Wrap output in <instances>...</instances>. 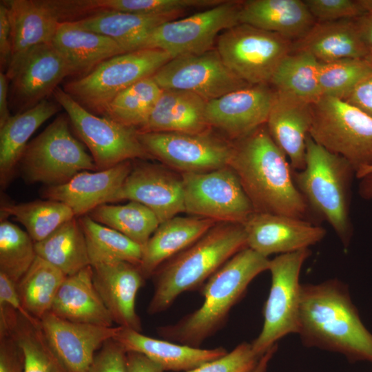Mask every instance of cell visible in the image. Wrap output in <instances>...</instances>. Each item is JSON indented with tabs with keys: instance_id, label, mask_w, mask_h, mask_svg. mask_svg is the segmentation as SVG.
Wrapping results in <instances>:
<instances>
[{
	"instance_id": "1",
	"label": "cell",
	"mask_w": 372,
	"mask_h": 372,
	"mask_svg": "<svg viewBox=\"0 0 372 372\" xmlns=\"http://www.w3.org/2000/svg\"><path fill=\"white\" fill-rule=\"evenodd\" d=\"M297 333L307 347L340 353L352 362L372 363V333L340 280L301 285Z\"/></svg>"
},
{
	"instance_id": "38",
	"label": "cell",
	"mask_w": 372,
	"mask_h": 372,
	"mask_svg": "<svg viewBox=\"0 0 372 372\" xmlns=\"http://www.w3.org/2000/svg\"><path fill=\"white\" fill-rule=\"evenodd\" d=\"M92 219L123 234L143 247L160 222L148 207L129 200L124 205L102 204L87 214Z\"/></svg>"
},
{
	"instance_id": "6",
	"label": "cell",
	"mask_w": 372,
	"mask_h": 372,
	"mask_svg": "<svg viewBox=\"0 0 372 372\" xmlns=\"http://www.w3.org/2000/svg\"><path fill=\"white\" fill-rule=\"evenodd\" d=\"M171 59L167 52L156 48L118 54L68 82L63 90L90 112L103 115L118 93L141 79L152 76Z\"/></svg>"
},
{
	"instance_id": "42",
	"label": "cell",
	"mask_w": 372,
	"mask_h": 372,
	"mask_svg": "<svg viewBox=\"0 0 372 372\" xmlns=\"http://www.w3.org/2000/svg\"><path fill=\"white\" fill-rule=\"evenodd\" d=\"M372 73V64L366 59L347 58L319 62L321 96L345 100L356 85Z\"/></svg>"
},
{
	"instance_id": "29",
	"label": "cell",
	"mask_w": 372,
	"mask_h": 372,
	"mask_svg": "<svg viewBox=\"0 0 372 372\" xmlns=\"http://www.w3.org/2000/svg\"><path fill=\"white\" fill-rule=\"evenodd\" d=\"M216 223L194 216H176L161 223L143 247L138 268L144 278L152 277L163 263L193 244Z\"/></svg>"
},
{
	"instance_id": "27",
	"label": "cell",
	"mask_w": 372,
	"mask_h": 372,
	"mask_svg": "<svg viewBox=\"0 0 372 372\" xmlns=\"http://www.w3.org/2000/svg\"><path fill=\"white\" fill-rule=\"evenodd\" d=\"M50 313L71 322L101 327L114 326L94 286L91 265L66 277L54 300Z\"/></svg>"
},
{
	"instance_id": "2",
	"label": "cell",
	"mask_w": 372,
	"mask_h": 372,
	"mask_svg": "<svg viewBox=\"0 0 372 372\" xmlns=\"http://www.w3.org/2000/svg\"><path fill=\"white\" fill-rule=\"evenodd\" d=\"M232 141L229 166L238 176L254 212L306 220L309 207L294 182L287 156L266 124Z\"/></svg>"
},
{
	"instance_id": "9",
	"label": "cell",
	"mask_w": 372,
	"mask_h": 372,
	"mask_svg": "<svg viewBox=\"0 0 372 372\" xmlns=\"http://www.w3.org/2000/svg\"><path fill=\"white\" fill-rule=\"evenodd\" d=\"M311 254L309 249L280 254L269 260L271 284L263 308V325L251 342L254 352L262 356L277 342L297 333L299 322L302 267Z\"/></svg>"
},
{
	"instance_id": "18",
	"label": "cell",
	"mask_w": 372,
	"mask_h": 372,
	"mask_svg": "<svg viewBox=\"0 0 372 372\" xmlns=\"http://www.w3.org/2000/svg\"><path fill=\"white\" fill-rule=\"evenodd\" d=\"M39 322L48 344L68 372H87L96 352L119 328L71 322L50 312Z\"/></svg>"
},
{
	"instance_id": "55",
	"label": "cell",
	"mask_w": 372,
	"mask_h": 372,
	"mask_svg": "<svg viewBox=\"0 0 372 372\" xmlns=\"http://www.w3.org/2000/svg\"><path fill=\"white\" fill-rule=\"evenodd\" d=\"M278 344L270 348L259 360L255 367L249 372H266L270 360L276 353Z\"/></svg>"
},
{
	"instance_id": "5",
	"label": "cell",
	"mask_w": 372,
	"mask_h": 372,
	"mask_svg": "<svg viewBox=\"0 0 372 372\" xmlns=\"http://www.w3.org/2000/svg\"><path fill=\"white\" fill-rule=\"evenodd\" d=\"M354 176L355 171L349 161L316 143L309 135L305 166L293 174L309 207L329 223L345 248L353 234L349 209Z\"/></svg>"
},
{
	"instance_id": "12",
	"label": "cell",
	"mask_w": 372,
	"mask_h": 372,
	"mask_svg": "<svg viewBox=\"0 0 372 372\" xmlns=\"http://www.w3.org/2000/svg\"><path fill=\"white\" fill-rule=\"evenodd\" d=\"M180 174L185 212L190 216L216 223L243 225L254 212L238 176L231 167Z\"/></svg>"
},
{
	"instance_id": "16",
	"label": "cell",
	"mask_w": 372,
	"mask_h": 372,
	"mask_svg": "<svg viewBox=\"0 0 372 372\" xmlns=\"http://www.w3.org/2000/svg\"><path fill=\"white\" fill-rule=\"evenodd\" d=\"M140 203L152 210L160 224L185 212L184 189L181 174L165 165L139 163L132 169L121 188L107 203L121 200Z\"/></svg>"
},
{
	"instance_id": "46",
	"label": "cell",
	"mask_w": 372,
	"mask_h": 372,
	"mask_svg": "<svg viewBox=\"0 0 372 372\" xmlns=\"http://www.w3.org/2000/svg\"><path fill=\"white\" fill-rule=\"evenodd\" d=\"M87 372H127V351L114 340H107L96 352Z\"/></svg>"
},
{
	"instance_id": "8",
	"label": "cell",
	"mask_w": 372,
	"mask_h": 372,
	"mask_svg": "<svg viewBox=\"0 0 372 372\" xmlns=\"http://www.w3.org/2000/svg\"><path fill=\"white\" fill-rule=\"evenodd\" d=\"M309 136L353 166L355 174L372 166V118L352 104L331 96L312 103Z\"/></svg>"
},
{
	"instance_id": "41",
	"label": "cell",
	"mask_w": 372,
	"mask_h": 372,
	"mask_svg": "<svg viewBox=\"0 0 372 372\" xmlns=\"http://www.w3.org/2000/svg\"><path fill=\"white\" fill-rule=\"evenodd\" d=\"M6 218L0 223V272L17 284L37 256L28 232Z\"/></svg>"
},
{
	"instance_id": "47",
	"label": "cell",
	"mask_w": 372,
	"mask_h": 372,
	"mask_svg": "<svg viewBox=\"0 0 372 372\" xmlns=\"http://www.w3.org/2000/svg\"><path fill=\"white\" fill-rule=\"evenodd\" d=\"M21 347L12 335L0 338V372H23Z\"/></svg>"
},
{
	"instance_id": "56",
	"label": "cell",
	"mask_w": 372,
	"mask_h": 372,
	"mask_svg": "<svg viewBox=\"0 0 372 372\" xmlns=\"http://www.w3.org/2000/svg\"><path fill=\"white\" fill-rule=\"evenodd\" d=\"M366 59L372 64V50L369 52Z\"/></svg>"
},
{
	"instance_id": "49",
	"label": "cell",
	"mask_w": 372,
	"mask_h": 372,
	"mask_svg": "<svg viewBox=\"0 0 372 372\" xmlns=\"http://www.w3.org/2000/svg\"><path fill=\"white\" fill-rule=\"evenodd\" d=\"M8 9L0 3V67L6 72L11 59V32Z\"/></svg>"
},
{
	"instance_id": "23",
	"label": "cell",
	"mask_w": 372,
	"mask_h": 372,
	"mask_svg": "<svg viewBox=\"0 0 372 372\" xmlns=\"http://www.w3.org/2000/svg\"><path fill=\"white\" fill-rule=\"evenodd\" d=\"M132 167L131 161H127L107 169L83 171L65 183L45 187L42 196L66 205L76 217H81L107 203L123 185Z\"/></svg>"
},
{
	"instance_id": "39",
	"label": "cell",
	"mask_w": 372,
	"mask_h": 372,
	"mask_svg": "<svg viewBox=\"0 0 372 372\" xmlns=\"http://www.w3.org/2000/svg\"><path fill=\"white\" fill-rule=\"evenodd\" d=\"M163 91L152 76L141 79L118 93L102 116L138 130L148 118Z\"/></svg>"
},
{
	"instance_id": "13",
	"label": "cell",
	"mask_w": 372,
	"mask_h": 372,
	"mask_svg": "<svg viewBox=\"0 0 372 372\" xmlns=\"http://www.w3.org/2000/svg\"><path fill=\"white\" fill-rule=\"evenodd\" d=\"M137 133L152 157L180 174L205 172L229 165L233 141L210 130L200 133Z\"/></svg>"
},
{
	"instance_id": "37",
	"label": "cell",
	"mask_w": 372,
	"mask_h": 372,
	"mask_svg": "<svg viewBox=\"0 0 372 372\" xmlns=\"http://www.w3.org/2000/svg\"><path fill=\"white\" fill-rule=\"evenodd\" d=\"M66 277L59 269L37 256L17 284L19 297L27 312L37 320L50 312L56 293Z\"/></svg>"
},
{
	"instance_id": "25",
	"label": "cell",
	"mask_w": 372,
	"mask_h": 372,
	"mask_svg": "<svg viewBox=\"0 0 372 372\" xmlns=\"http://www.w3.org/2000/svg\"><path fill=\"white\" fill-rule=\"evenodd\" d=\"M113 340L127 352L141 353L164 371L185 372L220 358L227 353L222 347L202 349L151 338L130 328L119 326Z\"/></svg>"
},
{
	"instance_id": "35",
	"label": "cell",
	"mask_w": 372,
	"mask_h": 372,
	"mask_svg": "<svg viewBox=\"0 0 372 372\" xmlns=\"http://www.w3.org/2000/svg\"><path fill=\"white\" fill-rule=\"evenodd\" d=\"M78 219L85 236L91 266L117 261L140 265L141 245L119 231L96 222L87 214Z\"/></svg>"
},
{
	"instance_id": "45",
	"label": "cell",
	"mask_w": 372,
	"mask_h": 372,
	"mask_svg": "<svg viewBox=\"0 0 372 372\" xmlns=\"http://www.w3.org/2000/svg\"><path fill=\"white\" fill-rule=\"evenodd\" d=\"M316 21L356 19L364 14L360 0H303Z\"/></svg>"
},
{
	"instance_id": "52",
	"label": "cell",
	"mask_w": 372,
	"mask_h": 372,
	"mask_svg": "<svg viewBox=\"0 0 372 372\" xmlns=\"http://www.w3.org/2000/svg\"><path fill=\"white\" fill-rule=\"evenodd\" d=\"M127 372H165L157 364L144 355L134 352H127Z\"/></svg>"
},
{
	"instance_id": "36",
	"label": "cell",
	"mask_w": 372,
	"mask_h": 372,
	"mask_svg": "<svg viewBox=\"0 0 372 372\" xmlns=\"http://www.w3.org/2000/svg\"><path fill=\"white\" fill-rule=\"evenodd\" d=\"M277 92L311 104L320 97L319 61L304 51H291L280 63L269 83Z\"/></svg>"
},
{
	"instance_id": "34",
	"label": "cell",
	"mask_w": 372,
	"mask_h": 372,
	"mask_svg": "<svg viewBox=\"0 0 372 372\" xmlns=\"http://www.w3.org/2000/svg\"><path fill=\"white\" fill-rule=\"evenodd\" d=\"M37 256L67 276L90 265L85 236L76 217L61 225L41 241L34 242Z\"/></svg>"
},
{
	"instance_id": "26",
	"label": "cell",
	"mask_w": 372,
	"mask_h": 372,
	"mask_svg": "<svg viewBox=\"0 0 372 372\" xmlns=\"http://www.w3.org/2000/svg\"><path fill=\"white\" fill-rule=\"evenodd\" d=\"M239 21L293 43L302 39L316 23L302 0L242 1Z\"/></svg>"
},
{
	"instance_id": "20",
	"label": "cell",
	"mask_w": 372,
	"mask_h": 372,
	"mask_svg": "<svg viewBox=\"0 0 372 372\" xmlns=\"http://www.w3.org/2000/svg\"><path fill=\"white\" fill-rule=\"evenodd\" d=\"M247 247L267 258L309 249L320 242L326 230L307 220L254 212L242 225Z\"/></svg>"
},
{
	"instance_id": "30",
	"label": "cell",
	"mask_w": 372,
	"mask_h": 372,
	"mask_svg": "<svg viewBox=\"0 0 372 372\" xmlns=\"http://www.w3.org/2000/svg\"><path fill=\"white\" fill-rule=\"evenodd\" d=\"M207 101L187 91L163 90L138 132L200 133L210 130L205 118Z\"/></svg>"
},
{
	"instance_id": "10",
	"label": "cell",
	"mask_w": 372,
	"mask_h": 372,
	"mask_svg": "<svg viewBox=\"0 0 372 372\" xmlns=\"http://www.w3.org/2000/svg\"><path fill=\"white\" fill-rule=\"evenodd\" d=\"M293 42L256 27L238 23L223 31L216 50L225 65L249 85L269 84Z\"/></svg>"
},
{
	"instance_id": "21",
	"label": "cell",
	"mask_w": 372,
	"mask_h": 372,
	"mask_svg": "<svg viewBox=\"0 0 372 372\" xmlns=\"http://www.w3.org/2000/svg\"><path fill=\"white\" fill-rule=\"evenodd\" d=\"M10 23L11 59L5 72L9 81L28 54L37 47L52 43L60 23L47 0H1Z\"/></svg>"
},
{
	"instance_id": "7",
	"label": "cell",
	"mask_w": 372,
	"mask_h": 372,
	"mask_svg": "<svg viewBox=\"0 0 372 372\" xmlns=\"http://www.w3.org/2000/svg\"><path fill=\"white\" fill-rule=\"evenodd\" d=\"M67 114L58 116L28 144L19 161L26 181L54 186L79 172L97 171L92 156L72 134Z\"/></svg>"
},
{
	"instance_id": "32",
	"label": "cell",
	"mask_w": 372,
	"mask_h": 372,
	"mask_svg": "<svg viewBox=\"0 0 372 372\" xmlns=\"http://www.w3.org/2000/svg\"><path fill=\"white\" fill-rule=\"evenodd\" d=\"M56 101L45 99L17 113L0 127V182L5 187L11 180L34 132L61 109Z\"/></svg>"
},
{
	"instance_id": "54",
	"label": "cell",
	"mask_w": 372,
	"mask_h": 372,
	"mask_svg": "<svg viewBox=\"0 0 372 372\" xmlns=\"http://www.w3.org/2000/svg\"><path fill=\"white\" fill-rule=\"evenodd\" d=\"M360 180L358 194L365 200H372V166L364 167L355 174Z\"/></svg>"
},
{
	"instance_id": "15",
	"label": "cell",
	"mask_w": 372,
	"mask_h": 372,
	"mask_svg": "<svg viewBox=\"0 0 372 372\" xmlns=\"http://www.w3.org/2000/svg\"><path fill=\"white\" fill-rule=\"evenodd\" d=\"M152 77L163 90L190 92L207 102L249 85L225 65L216 49L171 59Z\"/></svg>"
},
{
	"instance_id": "33",
	"label": "cell",
	"mask_w": 372,
	"mask_h": 372,
	"mask_svg": "<svg viewBox=\"0 0 372 372\" xmlns=\"http://www.w3.org/2000/svg\"><path fill=\"white\" fill-rule=\"evenodd\" d=\"M176 17L107 12L95 14L74 22L88 30L110 37L125 52H130L145 49L152 32L160 25L176 19Z\"/></svg>"
},
{
	"instance_id": "11",
	"label": "cell",
	"mask_w": 372,
	"mask_h": 372,
	"mask_svg": "<svg viewBox=\"0 0 372 372\" xmlns=\"http://www.w3.org/2000/svg\"><path fill=\"white\" fill-rule=\"evenodd\" d=\"M53 96L91 152L97 170L107 169L127 161L152 157L139 141L136 129L90 112L60 87Z\"/></svg>"
},
{
	"instance_id": "31",
	"label": "cell",
	"mask_w": 372,
	"mask_h": 372,
	"mask_svg": "<svg viewBox=\"0 0 372 372\" xmlns=\"http://www.w3.org/2000/svg\"><path fill=\"white\" fill-rule=\"evenodd\" d=\"M52 44L66 59L73 75H85L104 61L126 53L113 39L74 21L60 22Z\"/></svg>"
},
{
	"instance_id": "51",
	"label": "cell",
	"mask_w": 372,
	"mask_h": 372,
	"mask_svg": "<svg viewBox=\"0 0 372 372\" xmlns=\"http://www.w3.org/2000/svg\"><path fill=\"white\" fill-rule=\"evenodd\" d=\"M364 14L355 19L362 40L369 52L372 50V0H360Z\"/></svg>"
},
{
	"instance_id": "48",
	"label": "cell",
	"mask_w": 372,
	"mask_h": 372,
	"mask_svg": "<svg viewBox=\"0 0 372 372\" xmlns=\"http://www.w3.org/2000/svg\"><path fill=\"white\" fill-rule=\"evenodd\" d=\"M0 303L11 307L32 322L39 321L30 315L23 307L17 284L1 272H0Z\"/></svg>"
},
{
	"instance_id": "24",
	"label": "cell",
	"mask_w": 372,
	"mask_h": 372,
	"mask_svg": "<svg viewBox=\"0 0 372 372\" xmlns=\"http://www.w3.org/2000/svg\"><path fill=\"white\" fill-rule=\"evenodd\" d=\"M312 120V104L276 91L266 125L293 171L305 166L306 143Z\"/></svg>"
},
{
	"instance_id": "28",
	"label": "cell",
	"mask_w": 372,
	"mask_h": 372,
	"mask_svg": "<svg viewBox=\"0 0 372 372\" xmlns=\"http://www.w3.org/2000/svg\"><path fill=\"white\" fill-rule=\"evenodd\" d=\"M292 51L308 52L323 63L347 58L366 59L369 53L355 19L316 21L302 39L293 43Z\"/></svg>"
},
{
	"instance_id": "53",
	"label": "cell",
	"mask_w": 372,
	"mask_h": 372,
	"mask_svg": "<svg viewBox=\"0 0 372 372\" xmlns=\"http://www.w3.org/2000/svg\"><path fill=\"white\" fill-rule=\"evenodd\" d=\"M9 80L6 73L0 72V127L11 117L9 111Z\"/></svg>"
},
{
	"instance_id": "44",
	"label": "cell",
	"mask_w": 372,
	"mask_h": 372,
	"mask_svg": "<svg viewBox=\"0 0 372 372\" xmlns=\"http://www.w3.org/2000/svg\"><path fill=\"white\" fill-rule=\"evenodd\" d=\"M261 357L251 343L243 342L224 355L185 372H249Z\"/></svg>"
},
{
	"instance_id": "3",
	"label": "cell",
	"mask_w": 372,
	"mask_h": 372,
	"mask_svg": "<svg viewBox=\"0 0 372 372\" xmlns=\"http://www.w3.org/2000/svg\"><path fill=\"white\" fill-rule=\"evenodd\" d=\"M269 260L248 247L240 251L201 287L202 305L176 323L158 327V334L173 342L200 347L223 327L249 284L268 270Z\"/></svg>"
},
{
	"instance_id": "14",
	"label": "cell",
	"mask_w": 372,
	"mask_h": 372,
	"mask_svg": "<svg viewBox=\"0 0 372 372\" xmlns=\"http://www.w3.org/2000/svg\"><path fill=\"white\" fill-rule=\"evenodd\" d=\"M241 1L224 0L185 18L165 22L152 32L145 48L161 50L172 59L209 51L223 31L240 23Z\"/></svg>"
},
{
	"instance_id": "4",
	"label": "cell",
	"mask_w": 372,
	"mask_h": 372,
	"mask_svg": "<svg viewBox=\"0 0 372 372\" xmlns=\"http://www.w3.org/2000/svg\"><path fill=\"white\" fill-rule=\"evenodd\" d=\"M247 247L241 224L217 223L188 247L163 263L152 274L149 315L167 309L181 293L200 289L227 261Z\"/></svg>"
},
{
	"instance_id": "22",
	"label": "cell",
	"mask_w": 372,
	"mask_h": 372,
	"mask_svg": "<svg viewBox=\"0 0 372 372\" xmlns=\"http://www.w3.org/2000/svg\"><path fill=\"white\" fill-rule=\"evenodd\" d=\"M94 286L118 326L142 331L136 299L145 278L138 266L124 261L92 266Z\"/></svg>"
},
{
	"instance_id": "43",
	"label": "cell",
	"mask_w": 372,
	"mask_h": 372,
	"mask_svg": "<svg viewBox=\"0 0 372 372\" xmlns=\"http://www.w3.org/2000/svg\"><path fill=\"white\" fill-rule=\"evenodd\" d=\"M12 336L23 353V372H68L48 344L39 321L32 322L20 315Z\"/></svg>"
},
{
	"instance_id": "17",
	"label": "cell",
	"mask_w": 372,
	"mask_h": 372,
	"mask_svg": "<svg viewBox=\"0 0 372 372\" xmlns=\"http://www.w3.org/2000/svg\"><path fill=\"white\" fill-rule=\"evenodd\" d=\"M276 94L270 84H256L211 100L205 108L207 123L230 141L241 138L266 124Z\"/></svg>"
},
{
	"instance_id": "19",
	"label": "cell",
	"mask_w": 372,
	"mask_h": 372,
	"mask_svg": "<svg viewBox=\"0 0 372 372\" xmlns=\"http://www.w3.org/2000/svg\"><path fill=\"white\" fill-rule=\"evenodd\" d=\"M70 75L73 72L69 63L52 43L37 47L10 81L9 104L17 113L30 109L53 94Z\"/></svg>"
},
{
	"instance_id": "50",
	"label": "cell",
	"mask_w": 372,
	"mask_h": 372,
	"mask_svg": "<svg viewBox=\"0 0 372 372\" xmlns=\"http://www.w3.org/2000/svg\"><path fill=\"white\" fill-rule=\"evenodd\" d=\"M344 101L372 118V73L360 81Z\"/></svg>"
},
{
	"instance_id": "40",
	"label": "cell",
	"mask_w": 372,
	"mask_h": 372,
	"mask_svg": "<svg viewBox=\"0 0 372 372\" xmlns=\"http://www.w3.org/2000/svg\"><path fill=\"white\" fill-rule=\"evenodd\" d=\"M13 217L26 229L34 242L41 241L61 225L76 217L66 205L56 200H34L1 207V217Z\"/></svg>"
}]
</instances>
